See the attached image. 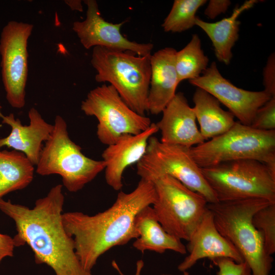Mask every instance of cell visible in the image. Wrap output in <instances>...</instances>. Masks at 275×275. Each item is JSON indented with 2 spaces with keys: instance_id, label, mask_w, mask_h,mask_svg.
Wrapping results in <instances>:
<instances>
[{
  "instance_id": "obj_8",
  "label": "cell",
  "mask_w": 275,
  "mask_h": 275,
  "mask_svg": "<svg viewBox=\"0 0 275 275\" xmlns=\"http://www.w3.org/2000/svg\"><path fill=\"white\" fill-rule=\"evenodd\" d=\"M151 181L156 193L152 207L158 222L169 234L188 241L208 209V202L170 176Z\"/></svg>"
},
{
  "instance_id": "obj_27",
  "label": "cell",
  "mask_w": 275,
  "mask_h": 275,
  "mask_svg": "<svg viewBox=\"0 0 275 275\" xmlns=\"http://www.w3.org/2000/svg\"><path fill=\"white\" fill-rule=\"evenodd\" d=\"M218 267L217 275H253L245 261L236 263L229 258H218L212 260Z\"/></svg>"
},
{
  "instance_id": "obj_4",
  "label": "cell",
  "mask_w": 275,
  "mask_h": 275,
  "mask_svg": "<svg viewBox=\"0 0 275 275\" xmlns=\"http://www.w3.org/2000/svg\"><path fill=\"white\" fill-rule=\"evenodd\" d=\"M151 55L139 56L96 46L91 63L97 74L95 80L108 82L134 112L145 115L151 77Z\"/></svg>"
},
{
  "instance_id": "obj_25",
  "label": "cell",
  "mask_w": 275,
  "mask_h": 275,
  "mask_svg": "<svg viewBox=\"0 0 275 275\" xmlns=\"http://www.w3.org/2000/svg\"><path fill=\"white\" fill-rule=\"evenodd\" d=\"M252 223L261 233L264 246L270 255L275 253V203H271L255 213Z\"/></svg>"
},
{
  "instance_id": "obj_15",
  "label": "cell",
  "mask_w": 275,
  "mask_h": 275,
  "mask_svg": "<svg viewBox=\"0 0 275 275\" xmlns=\"http://www.w3.org/2000/svg\"><path fill=\"white\" fill-rule=\"evenodd\" d=\"M159 131L156 123L137 134H124L114 144L107 146L102 153L106 163L104 169L106 183L115 190L122 188L123 174L129 166L138 163L144 155L149 139Z\"/></svg>"
},
{
  "instance_id": "obj_31",
  "label": "cell",
  "mask_w": 275,
  "mask_h": 275,
  "mask_svg": "<svg viewBox=\"0 0 275 275\" xmlns=\"http://www.w3.org/2000/svg\"><path fill=\"white\" fill-rule=\"evenodd\" d=\"M65 3L72 10H76L80 12L82 11L81 1L79 0L65 1Z\"/></svg>"
},
{
  "instance_id": "obj_1",
  "label": "cell",
  "mask_w": 275,
  "mask_h": 275,
  "mask_svg": "<svg viewBox=\"0 0 275 275\" xmlns=\"http://www.w3.org/2000/svg\"><path fill=\"white\" fill-rule=\"evenodd\" d=\"M63 185L53 186L37 199L32 208L0 199V210L15 223V247L27 244L37 264L50 266L56 275H92L82 266L75 251L73 238L62 222L64 204Z\"/></svg>"
},
{
  "instance_id": "obj_17",
  "label": "cell",
  "mask_w": 275,
  "mask_h": 275,
  "mask_svg": "<svg viewBox=\"0 0 275 275\" xmlns=\"http://www.w3.org/2000/svg\"><path fill=\"white\" fill-rule=\"evenodd\" d=\"M3 123L9 125L11 130L6 137L0 139V149L4 147L23 153L33 165L36 166L42 150L43 143L51 135L53 125L47 123L34 107L28 113L30 123L23 125L13 114L5 116L1 111Z\"/></svg>"
},
{
  "instance_id": "obj_30",
  "label": "cell",
  "mask_w": 275,
  "mask_h": 275,
  "mask_svg": "<svg viewBox=\"0 0 275 275\" xmlns=\"http://www.w3.org/2000/svg\"><path fill=\"white\" fill-rule=\"evenodd\" d=\"M15 248L13 237L0 233V263L5 258L13 257Z\"/></svg>"
},
{
  "instance_id": "obj_7",
  "label": "cell",
  "mask_w": 275,
  "mask_h": 275,
  "mask_svg": "<svg viewBox=\"0 0 275 275\" xmlns=\"http://www.w3.org/2000/svg\"><path fill=\"white\" fill-rule=\"evenodd\" d=\"M201 171L218 202L262 199L275 203V172L259 161H229Z\"/></svg>"
},
{
  "instance_id": "obj_5",
  "label": "cell",
  "mask_w": 275,
  "mask_h": 275,
  "mask_svg": "<svg viewBox=\"0 0 275 275\" xmlns=\"http://www.w3.org/2000/svg\"><path fill=\"white\" fill-rule=\"evenodd\" d=\"M53 129L43 145L36 166L41 176L59 175L63 186L75 193L104 170L106 163L85 156L69 135L67 125L61 116L56 117Z\"/></svg>"
},
{
  "instance_id": "obj_16",
  "label": "cell",
  "mask_w": 275,
  "mask_h": 275,
  "mask_svg": "<svg viewBox=\"0 0 275 275\" xmlns=\"http://www.w3.org/2000/svg\"><path fill=\"white\" fill-rule=\"evenodd\" d=\"M162 113L156 123L162 143L191 148L205 141L197 127L194 109L183 93H176Z\"/></svg>"
},
{
  "instance_id": "obj_32",
  "label": "cell",
  "mask_w": 275,
  "mask_h": 275,
  "mask_svg": "<svg viewBox=\"0 0 275 275\" xmlns=\"http://www.w3.org/2000/svg\"><path fill=\"white\" fill-rule=\"evenodd\" d=\"M114 264L113 263V265L118 270L119 272H120V273L121 274V275H123L121 272V271L119 269V268L118 267L117 265H116V264H115V262L114 261Z\"/></svg>"
},
{
  "instance_id": "obj_19",
  "label": "cell",
  "mask_w": 275,
  "mask_h": 275,
  "mask_svg": "<svg viewBox=\"0 0 275 275\" xmlns=\"http://www.w3.org/2000/svg\"><path fill=\"white\" fill-rule=\"evenodd\" d=\"M134 225L139 237L133 246L142 253L148 250L162 254L171 250L181 254L186 253V246L181 240L162 228L151 205L145 207L136 214Z\"/></svg>"
},
{
  "instance_id": "obj_9",
  "label": "cell",
  "mask_w": 275,
  "mask_h": 275,
  "mask_svg": "<svg viewBox=\"0 0 275 275\" xmlns=\"http://www.w3.org/2000/svg\"><path fill=\"white\" fill-rule=\"evenodd\" d=\"M136 173L141 179L148 181L170 176L202 195L208 203L218 202L201 168L192 157L190 148L163 143L153 135L149 139L144 155L136 163Z\"/></svg>"
},
{
  "instance_id": "obj_21",
  "label": "cell",
  "mask_w": 275,
  "mask_h": 275,
  "mask_svg": "<svg viewBox=\"0 0 275 275\" xmlns=\"http://www.w3.org/2000/svg\"><path fill=\"white\" fill-rule=\"evenodd\" d=\"M193 101V108L205 141L224 133L235 123L234 115L224 110L220 102L206 91L197 88Z\"/></svg>"
},
{
  "instance_id": "obj_6",
  "label": "cell",
  "mask_w": 275,
  "mask_h": 275,
  "mask_svg": "<svg viewBox=\"0 0 275 275\" xmlns=\"http://www.w3.org/2000/svg\"><path fill=\"white\" fill-rule=\"evenodd\" d=\"M190 152L201 168L252 159L275 172V130H259L235 122L227 132L190 148Z\"/></svg>"
},
{
  "instance_id": "obj_24",
  "label": "cell",
  "mask_w": 275,
  "mask_h": 275,
  "mask_svg": "<svg viewBox=\"0 0 275 275\" xmlns=\"http://www.w3.org/2000/svg\"><path fill=\"white\" fill-rule=\"evenodd\" d=\"M205 0H175L164 20L162 27L166 32L180 33L196 25L198 10L206 3Z\"/></svg>"
},
{
  "instance_id": "obj_18",
  "label": "cell",
  "mask_w": 275,
  "mask_h": 275,
  "mask_svg": "<svg viewBox=\"0 0 275 275\" xmlns=\"http://www.w3.org/2000/svg\"><path fill=\"white\" fill-rule=\"evenodd\" d=\"M176 50L167 47L151 55V77L147 112L158 115L176 95L180 82L175 67Z\"/></svg>"
},
{
  "instance_id": "obj_3",
  "label": "cell",
  "mask_w": 275,
  "mask_h": 275,
  "mask_svg": "<svg viewBox=\"0 0 275 275\" xmlns=\"http://www.w3.org/2000/svg\"><path fill=\"white\" fill-rule=\"evenodd\" d=\"M271 203L262 199H248L207 204L216 229L236 248L253 275H269L272 267L273 259L252 223L255 213Z\"/></svg>"
},
{
  "instance_id": "obj_23",
  "label": "cell",
  "mask_w": 275,
  "mask_h": 275,
  "mask_svg": "<svg viewBox=\"0 0 275 275\" xmlns=\"http://www.w3.org/2000/svg\"><path fill=\"white\" fill-rule=\"evenodd\" d=\"M208 63L209 59L201 48L200 38L194 34L189 43L175 54L179 81L199 77L208 68Z\"/></svg>"
},
{
  "instance_id": "obj_22",
  "label": "cell",
  "mask_w": 275,
  "mask_h": 275,
  "mask_svg": "<svg viewBox=\"0 0 275 275\" xmlns=\"http://www.w3.org/2000/svg\"><path fill=\"white\" fill-rule=\"evenodd\" d=\"M34 166L22 152L0 150V199L29 185L34 178Z\"/></svg>"
},
{
  "instance_id": "obj_13",
  "label": "cell",
  "mask_w": 275,
  "mask_h": 275,
  "mask_svg": "<svg viewBox=\"0 0 275 275\" xmlns=\"http://www.w3.org/2000/svg\"><path fill=\"white\" fill-rule=\"evenodd\" d=\"M84 2L87 7L86 18L83 21L74 22L72 29L84 48L89 49L100 46L130 51L139 56L151 54L153 44L131 41L122 34L120 29L125 21L119 23L108 22L101 16L96 1Z\"/></svg>"
},
{
  "instance_id": "obj_29",
  "label": "cell",
  "mask_w": 275,
  "mask_h": 275,
  "mask_svg": "<svg viewBox=\"0 0 275 275\" xmlns=\"http://www.w3.org/2000/svg\"><path fill=\"white\" fill-rule=\"evenodd\" d=\"M230 5L231 2L228 0H211L205 10L204 14L208 18L214 19L225 13Z\"/></svg>"
},
{
  "instance_id": "obj_33",
  "label": "cell",
  "mask_w": 275,
  "mask_h": 275,
  "mask_svg": "<svg viewBox=\"0 0 275 275\" xmlns=\"http://www.w3.org/2000/svg\"><path fill=\"white\" fill-rule=\"evenodd\" d=\"M183 272V275H190L189 273L187 271H184Z\"/></svg>"
},
{
  "instance_id": "obj_11",
  "label": "cell",
  "mask_w": 275,
  "mask_h": 275,
  "mask_svg": "<svg viewBox=\"0 0 275 275\" xmlns=\"http://www.w3.org/2000/svg\"><path fill=\"white\" fill-rule=\"evenodd\" d=\"M33 25L10 21L3 28L0 38L1 72L6 99L15 108L25 104V87L28 74V39Z\"/></svg>"
},
{
  "instance_id": "obj_2",
  "label": "cell",
  "mask_w": 275,
  "mask_h": 275,
  "mask_svg": "<svg viewBox=\"0 0 275 275\" xmlns=\"http://www.w3.org/2000/svg\"><path fill=\"white\" fill-rule=\"evenodd\" d=\"M155 199L153 182L141 179L130 193L121 190L114 204L104 211L93 215L80 211L63 213L64 229L73 239L75 253L83 268L91 271L108 250L136 239L135 217L142 209L152 205Z\"/></svg>"
},
{
  "instance_id": "obj_10",
  "label": "cell",
  "mask_w": 275,
  "mask_h": 275,
  "mask_svg": "<svg viewBox=\"0 0 275 275\" xmlns=\"http://www.w3.org/2000/svg\"><path fill=\"white\" fill-rule=\"evenodd\" d=\"M80 108L87 116L96 118L97 138L107 146L124 134L142 132L152 123L149 118L133 111L110 85L103 84L90 91Z\"/></svg>"
},
{
  "instance_id": "obj_12",
  "label": "cell",
  "mask_w": 275,
  "mask_h": 275,
  "mask_svg": "<svg viewBox=\"0 0 275 275\" xmlns=\"http://www.w3.org/2000/svg\"><path fill=\"white\" fill-rule=\"evenodd\" d=\"M190 84L206 91L223 104L240 123L250 126L257 111L271 97L265 91H251L238 88L224 77L212 62Z\"/></svg>"
},
{
  "instance_id": "obj_26",
  "label": "cell",
  "mask_w": 275,
  "mask_h": 275,
  "mask_svg": "<svg viewBox=\"0 0 275 275\" xmlns=\"http://www.w3.org/2000/svg\"><path fill=\"white\" fill-rule=\"evenodd\" d=\"M250 126L262 131L275 130V97L257 111Z\"/></svg>"
},
{
  "instance_id": "obj_14",
  "label": "cell",
  "mask_w": 275,
  "mask_h": 275,
  "mask_svg": "<svg viewBox=\"0 0 275 275\" xmlns=\"http://www.w3.org/2000/svg\"><path fill=\"white\" fill-rule=\"evenodd\" d=\"M188 242L186 249L189 254L179 264L178 269L180 271H187L203 258L213 260L225 257L236 263L244 261L236 248L219 233L208 209Z\"/></svg>"
},
{
  "instance_id": "obj_20",
  "label": "cell",
  "mask_w": 275,
  "mask_h": 275,
  "mask_svg": "<svg viewBox=\"0 0 275 275\" xmlns=\"http://www.w3.org/2000/svg\"><path fill=\"white\" fill-rule=\"evenodd\" d=\"M258 1L249 0L233 10L231 15L215 22H207L197 17L196 25L200 28L212 42L217 59L228 65L232 58V49L239 37V15L252 8Z\"/></svg>"
},
{
  "instance_id": "obj_28",
  "label": "cell",
  "mask_w": 275,
  "mask_h": 275,
  "mask_svg": "<svg viewBox=\"0 0 275 275\" xmlns=\"http://www.w3.org/2000/svg\"><path fill=\"white\" fill-rule=\"evenodd\" d=\"M264 90L271 97H275V58L274 54L270 55L263 71Z\"/></svg>"
}]
</instances>
